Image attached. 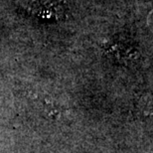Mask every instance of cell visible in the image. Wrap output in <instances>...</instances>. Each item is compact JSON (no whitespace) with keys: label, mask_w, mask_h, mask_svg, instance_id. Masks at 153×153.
I'll use <instances>...</instances> for the list:
<instances>
[{"label":"cell","mask_w":153,"mask_h":153,"mask_svg":"<svg viewBox=\"0 0 153 153\" xmlns=\"http://www.w3.org/2000/svg\"><path fill=\"white\" fill-rule=\"evenodd\" d=\"M105 53L111 59L122 63L133 62L137 58V52L132 46L121 41L108 42L105 47Z\"/></svg>","instance_id":"cell-2"},{"label":"cell","mask_w":153,"mask_h":153,"mask_svg":"<svg viewBox=\"0 0 153 153\" xmlns=\"http://www.w3.org/2000/svg\"><path fill=\"white\" fill-rule=\"evenodd\" d=\"M35 16L48 20H63L69 14V7L64 0H33L29 5Z\"/></svg>","instance_id":"cell-1"}]
</instances>
